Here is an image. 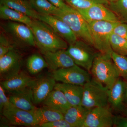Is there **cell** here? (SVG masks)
<instances>
[{"label":"cell","instance_id":"cell-1","mask_svg":"<svg viewBox=\"0 0 127 127\" xmlns=\"http://www.w3.org/2000/svg\"><path fill=\"white\" fill-rule=\"evenodd\" d=\"M30 27L34 36L36 46L41 53L66 50L68 43L44 22L32 19Z\"/></svg>","mask_w":127,"mask_h":127},{"label":"cell","instance_id":"cell-2","mask_svg":"<svg viewBox=\"0 0 127 127\" xmlns=\"http://www.w3.org/2000/svg\"><path fill=\"white\" fill-rule=\"evenodd\" d=\"M90 73L93 79L107 90L120 77L111 56L100 53L94 59Z\"/></svg>","mask_w":127,"mask_h":127},{"label":"cell","instance_id":"cell-3","mask_svg":"<svg viewBox=\"0 0 127 127\" xmlns=\"http://www.w3.org/2000/svg\"><path fill=\"white\" fill-rule=\"evenodd\" d=\"M55 16L69 26L78 39L93 46L89 23L77 10L67 5L63 9H60Z\"/></svg>","mask_w":127,"mask_h":127},{"label":"cell","instance_id":"cell-4","mask_svg":"<svg viewBox=\"0 0 127 127\" xmlns=\"http://www.w3.org/2000/svg\"><path fill=\"white\" fill-rule=\"evenodd\" d=\"M120 22L94 21L89 23L93 47L102 54L111 56L113 51L110 38L114 27Z\"/></svg>","mask_w":127,"mask_h":127},{"label":"cell","instance_id":"cell-5","mask_svg":"<svg viewBox=\"0 0 127 127\" xmlns=\"http://www.w3.org/2000/svg\"><path fill=\"white\" fill-rule=\"evenodd\" d=\"M76 65L90 72L95 58L100 52L90 44L78 39L66 49Z\"/></svg>","mask_w":127,"mask_h":127},{"label":"cell","instance_id":"cell-6","mask_svg":"<svg viewBox=\"0 0 127 127\" xmlns=\"http://www.w3.org/2000/svg\"><path fill=\"white\" fill-rule=\"evenodd\" d=\"M108 90L92 79L83 86L81 105L90 109L99 107L107 106Z\"/></svg>","mask_w":127,"mask_h":127},{"label":"cell","instance_id":"cell-7","mask_svg":"<svg viewBox=\"0 0 127 127\" xmlns=\"http://www.w3.org/2000/svg\"><path fill=\"white\" fill-rule=\"evenodd\" d=\"M10 40L21 46H36L34 36L30 27L23 23L9 21L3 26Z\"/></svg>","mask_w":127,"mask_h":127},{"label":"cell","instance_id":"cell-8","mask_svg":"<svg viewBox=\"0 0 127 127\" xmlns=\"http://www.w3.org/2000/svg\"><path fill=\"white\" fill-rule=\"evenodd\" d=\"M52 76L57 81L81 86H84L92 78L90 72L76 64L53 71Z\"/></svg>","mask_w":127,"mask_h":127},{"label":"cell","instance_id":"cell-9","mask_svg":"<svg viewBox=\"0 0 127 127\" xmlns=\"http://www.w3.org/2000/svg\"><path fill=\"white\" fill-rule=\"evenodd\" d=\"M22 57L13 48L0 58L1 81L9 79L21 71Z\"/></svg>","mask_w":127,"mask_h":127},{"label":"cell","instance_id":"cell-10","mask_svg":"<svg viewBox=\"0 0 127 127\" xmlns=\"http://www.w3.org/2000/svg\"><path fill=\"white\" fill-rule=\"evenodd\" d=\"M114 116L108 107H99L89 110L82 127H112Z\"/></svg>","mask_w":127,"mask_h":127},{"label":"cell","instance_id":"cell-11","mask_svg":"<svg viewBox=\"0 0 127 127\" xmlns=\"http://www.w3.org/2000/svg\"><path fill=\"white\" fill-rule=\"evenodd\" d=\"M1 113L11 125L27 127L39 126L38 121L32 111L19 109L14 106L3 109Z\"/></svg>","mask_w":127,"mask_h":127},{"label":"cell","instance_id":"cell-12","mask_svg":"<svg viewBox=\"0 0 127 127\" xmlns=\"http://www.w3.org/2000/svg\"><path fill=\"white\" fill-rule=\"evenodd\" d=\"M56 84V80L52 75L35 78L31 86L34 104L42 103Z\"/></svg>","mask_w":127,"mask_h":127},{"label":"cell","instance_id":"cell-13","mask_svg":"<svg viewBox=\"0 0 127 127\" xmlns=\"http://www.w3.org/2000/svg\"><path fill=\"white\" fill-rule=\"evenodd\" d=\"M38 20L50 26L69 45L75 43L78 39L69 26L56 16L40 15Z\"/></svg>","mask_w":127,"mask_h":127},{"label":"cell","instance_id":"cell-14","mask_svg":"<svg viewBox=\"0 0 127 127\" xmlns=\"http://www.w3.org/2000/svg\"><path fill=\"white\" fill-rule=\"evenodd\" d=\"M78 11L88 23L98 21H119L114 12L102 4H96L88 9Z\"/></svg>","mask_w":127,"mask_h":127},{"label":"cell","instance_id":"cell-15","mask_svg":"<svg viewBox=\"0 0 127 127\" xmlns=\"http://www.w3.org/2000/svg\"><path fill=\"white\" fill-rule=\"evenodd\" d=\"M42 54L48 68L52 72L60 68L70 67L76 64L65 49L55 52H46Z\"/></svg>","mask_w":127,"mask_h":127},{"label":"cell","instance_id":"cell-16","mask_svg":"<svg viewBox=\"0 0 127 127\" xmlns=\"http://www.w3.org/2000/svg\"><path fill=\"white\" fill-rule=\"evenodd\" d=\"M9 93L10 101L17 108L30 111L36 108L33 101L31 86Z\"/></svg>","mask_w":127,"mask_h":127},{"label":"cell","instance_id":"cell-17","mask_svg":"<svg viewBox=\"0 0 127 127\" xmlns=\"http://www.w3.org/2000/svg\"><path fill=\"white\" fill-rule=\"evenodd\" d=\"M126 81L120 77L108 90V102L116 110L121 111L124 103Z\"/></svg>","mask_w":127,"mask_h":127},{"label":"cell","instance_id":"cell-18","mask_svg":"<svg viewBox=\"0 0 127 127\" xmlns=\"http://www.w3.org/2000/svg\"><path fill=\"white\" fill-rule=\"evenodd\" d=\"M35 78L21 71L10 78L1 81L0 85L5 91L10 93L30 86Z\"/></svg>","mask_w":127,"mask_h":127},{"label":"cell","instance_id":"cell-19","mask_svg":"<svg viewBox=\"0 0 127 127\" xmlns=\"http://www.w3.org/2000/svg\"><path fill=\"white\" fill-rule=\"evenodd\" d=\"M55 89L61 91L71 106L81 105L83 86L66 83H56Z\"/></svg>","mask_w":127,"mask_h":127},{"label":"cell","instance_id":"cell-20","mask_svg":"<svg viewBox=\"0 0 127 127\" xmlns=\"http://www.w3.org/2000/svg\"><path fill=\"white\" fill-rule=\"evenodd\" d=\"M42 103L43 106L55 109L63 114L71 107L63 93L55 89L48 95Z\"/></svg>","mask_w":127,"mask_h":127},{"label":"cell","instance_id":"cell-21","mask_svg":"<svg viewBox=\"0 0 127 127\" xmlns=\"http://www.w3.org/2000/svg\"><path fill=\"white\" fill-rule=\"evenodd\" d=\"M89 110L82 105L71 107L64 114V119L72 127H82Z\"/></svg>","mask_w":127,"mask_h":127},{"label":"cell","instance_id":"cell-22","mask_svg":"<svg viewBox=\"0 0 127 127\" xmlns=\"http://www.w3.org/2000/svg\"><path fill=\"white\" fill-rule=\"evenodd\" d=\"M0 4L20 12L32 19H39L40 14L33 9L29 0H0Z\"/></svg>","mask_w":127,"mask_h":127},{"label":"cell","instance_id":"cell-23","mask_svg":"<svg viewBox=\"0 0 127 127\" xmlns=\"http://www.w3.org/2000/svg\"><path fill=\"white\" fill-rule=\"evenodd\" d=\"M39 123V125L64 119V114L55 109L43 106L36 107L32 111Z\"/></svg>","mask_w":127,"mask_h":127},{"label":"cell","instance_id":"cell-24","mask_svg":"<svg viewBox=\"0 0 127 127\" xmlns=\"http://www.w3.org/2000/svg\"><path fill=\"white\" fill-rule=\"evenodd\" d=\"M0 17L2 20L23 23L28 26L32 21V18L23 13L2 4H0Z\"/></svg>","mask_w":127,"mask_h":127},{"label":"cell","instance_id":"cell-25","mask_svg":"<svg viewBox=\"0 0 127 127\" xmlns=\"http://www.w3.org/2000/svg\"><path fill=\"white\" fill-rule=\"evenodd\" d=\"M32 7L41 15H56L60 9L53 5L48 0H29Z\"/></svg>","mask_w":127,"mask_h":127},{"label":"cell","instance_id":"cell-26","mask_svg":"<svg viewBox=\"0 0 127 127\" xmlns=\"http://www.w3.org/2000/svg\"><path fill=\"white\" fill-rule=\"evenodd\" d=\"M26 65L28 71L32 75L39 73L44 68L48 67L44 57L37 53L29 57L27 61Z\"/></svg>","mask_w":127,"mask_h":127},{"label":"cell","instance_id":"cell-27","mask_svg":"<svg viewBox=\"0 0 127 127\" xmlns=\"http://www.w3.org/2000/svg\"><path fill=\"white\" fill-rule=\"evenodd\" d=\"M105 5L116 15L120 22L127 24V0H117Z\"/></svg>","mask_w":127,"mask_h":127},{"label":"cell","instance_id":"cell-28","mask_svg":"<svg viewBox=\"0 0 127 127\" xmlns=\"http://www.w3.org/2000/svg\"><path fill=\"white\" fill-rule=\"evenodd\" d=\"M111 47L114 52L127 56V39L113 32L110 38Z\"/></svg>","mask_w":127,"mask_h":127},{"label":"cell","instance_id":"cell-29","mask_svg":"<svg viewBox=\"0 0 127 127\" xmlns=\"http://www.w3.org/2000/svg\"><path fill=\"white\" fill-rule=\"evenodd\" d=\"M68 5L77 10L88 9L93 5L101 4L106 5L109 3L107 0H63Z\"/></svg>","mask_w":127,"mask_h":127},{"label":"cell","instance_id":"cell-30","mask_svg":"<svg viewBox=\"0 0 127 127\" xmlns=\"http://www.w3.org/2000/svg\"><path fill=\"white\" fill-rule=\"evenodd\" d=\"M111 58L116 65L120 77L127 80V57L113 51Z\"/></svg>","mask_w":127,"mask_h":127},{"label":"cell","instance_id":"cell-31","mask_svg":"<svg viewBox=\"0 0 127 127\" xmlns=\"http://www.w3.org/2000/svg\"><path fill=\"white\" fill-rule=\"evenodd\" d=\"M11 41L7 35L1 33L0 35V58L6 54L12 49Z\"/></svg>","mask_w":127,"mask_h":127},{"label":"cell","instance_id":"cell-32","mask_svg":"<svg viewBox=\"0 0 127 127\" xmlns=\"http://www.w3.org/2000/svg\"><path fill=\"white\" fill-rule=\"evenodd\" d=\"M14 105L9 100L5 94V90L0 85V111L2 112L3 109L14 106Z\"/></svg>","mask_w":127,"mask_h":127},{"label":"cell","instance_id":"cell-33","mask_svg":"<svg viewBox=\"0 0 127 127\" xmlns=\"http://www.w3.org/2000/svg\"><path fill=\"white\" fill-rule=\"evenodd\" d=\"M113 33L127 39V24L119 22L114 27Z\"/></svg>","mask_w":127,"mask_h":127},{"label":"cell","instance_id":"cell-34","mask_svg":"<svg viewBox=\"0 0 127 127\" xmlns=\"http://www.w3.org/2000/svg\"><path fill=\"white\" fill-rule=\"evenodd\" d=\"M39 127H72L65 119L57 120L53 122L41 124Z\"/></svg>","mask_w":127,"mask_h":127},{"label":"cell","instance_id":"cell-35","mask_svg":"<svg viewBox=\"0 0 127 127\" xmlns=\"http://www.w3.org/2000/svg\"><path fill=\"white\" fill-rule=\"evenodd\" d=\"M114 125L117 127H127V118L123 116L114 117Z\"/></svg>","mask_w":127,"mask_h":127},{"label":"cell","instance_id":"cell-36","mask_svg":"<svg viewBox=\"0 0 127 127\" xmlns=\"http://www.w3.org/2000/svg\"><path fill=\"white\" fill-rule=\"evenodd\" d=\"M48 0L50 1L53 5L60 9H63L67 5L64 2L63 0Z\"/></svg>","mask_w":127,"mask_h":127},{"label":"cell","instance_id":"cell-37","mask_svg":"<svg viewBox=\"0 0 127 127\" xmlns=\"http://www.w3.org/2000/svg\"><path fill=\"white\" fill-rule=\"evenodd\" d=\"M120 112L122 113V116L127 118V101L124 103L122 109Z\"/></svg>","mask_w":127,"mask_h":127},{"label":"cell","instance_id":"cell-38","mask_svg":"<svg viewBox=\"0 0 127 127\" xmlns=\"http://www.w3.org/2000/svg\"><path fill=\"white\" fill-rule=\"evenodd\" d=\"M127 101V80L126 81V87L125 94V98H124V103Z\"/></svg>","mask_w":127,"mask_h":127},{"label":"cell","instance_id":"cell-39","mask_svg":"<svg viewBox=\"0 0 127 127\" xmlns=\"http://www.w3.org/2000/svg\"><path fill=\"white\" fill-rule=\"evenodd\" d=\"M109 2H114V1H116L117 0H107Z\"/></svg>","mask_w":127,"mask_h":127}]
</instances>
